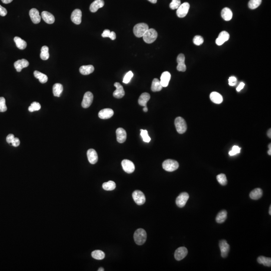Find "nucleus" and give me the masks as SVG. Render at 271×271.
Listing matches in <instances>:
<instances>
[{"label":"nucleus","mask_w":271,"mask_h":271,"mask_svg":"<svg viewBox=\"0 0 271 271\" xmlns=\"http://www.w3.org/2000/svg\"><path fill=\"white\" fill-rule=\"evenodd\" d=\"M147 233L144 229H139L136 230L134 235V239L136 244L138 245H142L146 241Z\"/></svg>","instance_id":"1"},{"label":"nucleus","mask_w":271,"mask_h":271,"mask_svg":"<svg viewBox=\"0 0 271 271\" xmlns=\"http://www.w3.org/2000/svg\"><path fill=\"white\" fill-rule=\"evenodd\" d=\"M148 29L149 26L147 24L144 23L137 24L134 27V34L138 38L142 37Z\"/></svg>","instance_id":"2"},{"label":"nucleus","mask_w":271,"mask_h":271,"mask_svg":"<svg viewBox=\"0 0 271 271\" xmlns=\"http://www.w3.org/2000/svg\"><path fill=\"white\" fill-rule=\"evenodd\" d=\"M158 37L157 31L154 29H149L143 36V40L148 44H151L155 41Z\"/></svg>","instance_id":"3"},{"label":"nucleus","mask_w":271,"mask_h":271,"mask_svg":"<svg viewBox=\"0 0 271 271\" xmlns=\"http://www.w3.org/2000/svg\"><path fill=\"white\" fill-rule=\"evenodd\" d=\"M162 167L166 171L173 172L178 168L179 163L175 160L168 159L163 163Z\"/></svg>","instance_id":"4"},{"label":"nucleus","mask_w":271,"mask_h":271,"mask_svg":"<svg viewBox=\"0 0 271 271\" xmlns=\"http://www.w3.org/2000/svg\"><path fill=\"white\" fill-rule=\"evenodd\" d=\"M175 126L178 133L180 134L184 133L187 128L185 121L180 117H176L175 120Z\"/></svg>","instance_id":"5"},{"label":"nucleus","mask_w":271,"mask_h":271,"mask_svg":"<svg viewBox=\"0 0 271 271\" xmlns=\"http://www.w3.org/2000/svg\"><path fill=\"white\" fill-rule=\"evenodd\" d=\"M134 200L138 205H141L144 204L146 201V197L144 194L140 190L134 191L132 194Z\"/></svg>","instance_id":"6"},{"label":"nucleus","mask_w":271,"mask_h":271,"mask_svg":"<svg viewBox=\"0 0 271 271\" xmlns=\"http://www.w3.org/2000/svg\"><path fill=\"white\" fill-rule=\"evenodd\" d=\"M190 8V5L187 2H185L181 4L177 9L176 14L179 18H184L187 14Z\"/></svg>","instance_id":"7"},{"label":"nucleus","mask_w":271,"mask_h":271,"mask_svg":"<svg viewBox=\"0 0 271 271\" xmlns=\"http://www.w3.org/2000/svg\"><path fill=\"white\" fill-rule=\"evenodd\" d=\"M93 99H94V95L90 91L86 92L84 95V98L81 103L82 107L85 108L90 107L92 104Z\"/></svg>","instance_id":"8"},{"label":"nucleus","mask_w":271,"mask_h":271,"mask_svg":"<svg viewBox=\"0 0 271 271\" xmlns=\"http://www.w3.org/2000/svg\"><path fill=\"white\" fill-rule=\"evenodd\" d=\"M189 194L186 192H182L177 197L176 200V205L179 207H183L186 204L189 199Z\"/></svg>","instance_id":"9"},{"label":"nucleus","mask_w":271,"mask_h":271,"mask_svg":"<svg viewBox=\"0 0 271 271\" xmlns=\"http://www.w3.org/2000/svg\"><path fill=\"white\" fill-rule=\"evenodd\" d=\"M122 166L123 170L126 173H132L135 171V165L131 161L125 159L122 162Z\"/></svg>","instance_id":"10"},{"label":"nucleus","mask_w":271,"mask_h":271,"mask_svg":"<svg viewBox=\"0 0 271 271\" xmlns=\"http://www.w3.org/2000/svg\"><path fill=\"white\" fill-rule=\"evenodd\" d=\"M219 246L221 251V256L223 258H226L230 251V245L226 240H221L220 242Z\"/></svg>","instance_id":"11"},{"label":"nucleus","mask_w":271,"mask_h":271,"mask_svg":"<svg viewBox=\"0 0 271 271\" xmlns=\"http://www.w3.org/2000/svg\"><path fill=\"white\" fill-rule=\"evenodd\" d=\"M187 249L185 247H180L175 252V259L177 261H181L187 256Z\"/></svg>","instance_id":"12"},{"label":"nucleus","mask_w":271,"mask_h":271,"mask_svg":"<svg viewBox=\"0 0 271 271\" xmlns=\"http://www.w3.org/2000/svg\"><path fill=\"white\" fill-rule=\"evenodd\" d=\"M82 12L79 9H75L72 12L71 15V20L76 25H79L81 22Z\"/></svg>","instance_id":"13"},{"label":"nucleus","mask_w":271,"mask_h":271,"mask_svg":"<svg viewBox=\"0 0 271 271\" xmlns=\"http://www.w3.org/2000/svg\"><path fill=\"white\" fill-rule=\"evenodd\" d=\"M185 58L184 55L183 54H179L177 58V62L178 65L177 66V69L179 71H182V72H184L186 70V65L185 64Z\"/></svg>","instance_id":"14"},{"label":"nucleus","mask_w":271,"mask_h":271,"mask_svg":"<svg viewBox=\"0 0 271 271\" xmlns=\"http://www.w3.org/2000/svg\"><path fill=\"white\" fill-rule=\"evenodd\" d=\"M114 86L116 87V90L113 93L114 97L117 98H122L125 94L123 87L119 82H115Z\"/></svg>","instance_id":"15"},{"label":"nucleus","mask_w":271,"mask_h":271,"mask_svg":"<svg viewBox=\"0 0 271 271\" xmlns=\"http://www.w3.org/2000/svg\"><path fill=\"white\" fill-rule=\"evenodd\" d=\"M230 38V34L226 31H222L220 33L218 37L216 39V44L218 46L223 45L225 42L227 41Z\"/></svg>","instance_id":"16"},{"label":"nucleus","mask_w":271,"mask_h":271,"mask_svg":"<svg viewBox=\"0 0 271 271\" xmlns=\"http://www.w3.org/2000/svg\"><path fill=\"white\" fill-rule=\"evenodd\" d=\"M117 140L120 143H123L127 139V133L122 127H119L116 131Z\"/></svg>","instance_id":"17"},{"label":"nucleus","mask_w":271,"mask_h":271,"mask_svg":"<svg viewBox=\"0 0 271 271\" xmlns=\"http://www.w3.org/2000/svg\"><path fill=\"white\" fill-rule=\"evenodd\" d=\"M88 161L91 164H94L98 161V155L95 150L90 149L87 152Z\"/></svg>","instance_id":"18"},{"label":"nucleus","mask_w":271,"mask_h":271,"mask_svg":"<svg viewBox=\"0 0 271 271\" xmlns=\"http://www.w3.org/2000/svg\"><path fill=\"white\" fill-rule=\"evenodd\" d=\"M29 16L33 23H39L41 21V18L39 15V12L36 9L33 8L31 9L29 11Z\"/></svg>","instance_id":"19"},{"label":"nucleus","mask_w":271,"mask_h":271,"mask_svg":"<svg viewBox=\"0 0 271 271\" xmlns=\"http://www.w3.org/2000/svg\"><path fill=\"white\" fill-rule=\"evenodd\" d=\"M29 62L25 59L18 60L14 63V67L17 72H21L24 68H27L29 66Z\"/></svg>","instance_id":"20"},{"label":"nucleus","mask_w":271,"mask_h":271,"mask_svg":"<svg viewBox=\"0 0 271 271\" xmlns=\"http://www.w3.org/2000/svg\"><path fill=\"white\" fill-rule=\"evenodd\" d=\"M114 111L111 108H104L98 113V117L101 119H108L113 117Z\"/></svg>","instance_id":"21"},{"label":"nucleus","mask_w":271,"mask_h":271,"mask_svg":"<svg viewBox=\"0 0 271 271\" xmlns=\"http://www.w3.org/2000/svg\"><path fill=\"white\" fill-rule=\"evenodd\" d=\"M171 79V74L168 71H165L162 74L160 78V83L163 88L167 87Z\"/></svg>","instance_id":"22"},{"label":"nucleus","mask_w":271,"mask_h":271,"mask_svg":"<svg viewBox=\"0 0 271 271\" xmlns=\"http://www.w3.org/2000/svg\"><path fill=\"white\" fill-rule=\"evenodd\" d=\"M104 3V0H95L91 3L90 6V11L92 13H95L98 9L103 7Z\"/></svg>","instance_id":"23"},{"label":"nucleus","mask_w":271,"mask_h":271,"mask_svg":"<svg viewBox=\"0 0 271 271\" xmlns=\"http://www.w3.org/2000/svg\"><path fill=\"white\" fill-rule=\"evenodd\" d=\"M41 17L47 23L51 24L55 22V18L52 14L47 11H43L41 13Z\"/></svg>","instance_id":"24"},{"label":"nucleus","mask_w":271,"mask_h":271,"mask_svg":"<svg viewBox=\"0 0 271 271\" xmlns=\"http://www.w3.org/2000/svg\"><path fill=\"white\" fill-rule=\"evenodd\" d=\"M150 99V95L147 92L143 93L138 100V103L140 106L143 107H146L147 104Z\"/></svg>","instance_id":"25"},{"label":"nucleus","mask_w":271,"mask_h":271,"mask_svg":"<svg viewBox=\"0 0 271 271\" xmlns=\"http://www.w3.org/2000/svg\"><path fill=\"white\" fill-rule=\"evenodd\" d=\"M94 71V68L92 65H83L81 66L79 68V71L81 74L84 75L90 74L92 73Z\"/></svg>","instance_id":"26"},{"label":"nucleus","mask_w":271,"mask_h":271,"mask_svg":"<svg viewBox=\"0 0 271 271\" xmlns=\"http://www.w3.org/2000/svg\"><path fill=\"white\" fill-rule=\"evenodd\" d=\"M210 98L213 103L216 104H220L223 101L222 95L218 92H215V91L211 92L210 94Z\"/></svg>","instance_id":"27"},{"label":"nucleus","mask_w":271,"mask_h":271,"mask_svg":"<svg viewBox=\"0 0 271 271\" xmlns=\"http://www.w3.org/2000/svg\"><path fill=\"white\" fill-rule=\"evenodd\" d=\"M221 16L224 20L226 21H230L233 17V12L228 8H224L221 11Z\"/></svg>","instance_id":"28"},{"label":"nucleus","mask_w":271,"mask_h":271,"mask_svg":"<svg viewBox=\"0 0 271 271\" xmlns=\"http://www.w3.org/2000/svg\"><path fill=\"white\" fill-rule=\"evenodd\" d=\"M263 191L260 188H256L251 191L250 194V197L253 200H258L262 197Z\"/></svg>","instance_id":"29"},{"label":"nucleus","mask_w":271,"mask_h":271,"mask_svg":"<svg viewBox=\"0 0 271 271\" xmlns=\"http://www.w3.org/2000/svg\"><path fill=\"white\" fill-rule=\"evenodd\" d=\"M14 40L15 41L17 47L19 49L23 50V49H25L26 48V42L24 41V40L22 39L21 38H20L19 37H15L14 39Z\"/></svg>","instance_id":"30"},{"label":"nucleus","mask_w":271,"mask_h":271,"mask_svg":"<svg viewBox=\"0 0 271 271\" xmlns=\"http://www.w3.org/2000/svg\"><path fill=\"white\" fill-rule=\"evenodd\" d=\"M162 88L163 87L161 84L160 81L158 78H154L152 83L151 90L153 92H156L161 91Z\"/></svg>","instance_id":"31"},{"label":"nucleus","mask_w":271,"mask_h":271,"mask_svg":"<svg viewBox=\"0 0 271 271\" xmlns=\"http://www.w3.org/2000/svg\"><path fill=\"white\" fill-rule=\"evenodd\" d=\"M63 90V86L61 84L58 83L55 84L53 87V95L55 97H60Z\"/></svg>","instance_id":"32"},{"label":"nucleus","mask_w":271,"mask_h":271,"mask_svg":"<svg viewBox=\"0 0 271 271\" xmlns=\"http://www.w3.org/2000/svg\"><path fill=\"white\" fill-rule=\"evenodd\" d=\"M34 75L36 78L39 79L40 82L42 84H45L48 81V77L47 75L38 71H34Z\"/></svg>","instance_id":"33"},{"label":"nucleus","mask_w":271,"mask_h":271,"mask_svg":"<svg viewBox=\"0 0 271 271\" xmlns=\"http://www.w3.org/2000/svg\"><path fill=\"white\" fill-rule=\"evenodd\" d=\"M227 211L225 210H223L220 211L216 217V221L217 223H221L224 222L227 217Z\"/></svg>","instance_id":"34"},{"label":"nucleus","mask_w":271,"mask_h":271,"mask_svg":"<svg viewBox=\"0 0 271 271\" xmlns=\"http://www.w3.org/2000/svg\"><path fill=\"white\" fill-rule=\"evenodd\" d=\"M257 261L259 264H263L265 266L269 267L271 266V259L270 258L260 256L258 258Z\"/></svg>","instance_id":"35"},{"label":"nucleus","mask_w":271,"mask_h":271,"mask_svg":"<svg viewBox=\"0 0 271 271\" xmlns=\"http://www.w3.org/2000/svg\"><path fill=\"white\" fill-rule=\"evenodd\" d=\"M49 57V48L47 46H43L41 48L40 58L42 60H46L48 59Z\"/></svg>","instance_id":"36"},{"label":"nucleus","mask_w":271,"mask_h":271,"mask_svg":"<svg viewBox=\"0 0 271 271\" xmlns=\"http://www.w3.org/2000/svg\"><path fill=\"white\" fill-rule=\"evenodd\" d=\"M116 187V183L113 181H109L103 183V189L105 190L111 191L114 190Z\"/></svg>","instance_id":"37"},{"label":"nucleus","mask_w":271,"mask_h":271,"mask_svg":"<svg viewBox=\"0 0 271 271\" xmlns=\"http://www.w3.org/2000/svg\"><path fill=\"white\" fill-rule=\"evenodd\" d=\"M92 258L98 260H101L104 259L105 257V254L103 251L101 250H95L92 252L91 253Z\"/></svg>","instance_id":"38"},{"label":"nucleus","mask_w":271,"mask_h":271,"mask_svg":"<svg viewBox=\"0 0 271 271\" xmlns=\"http://www.w3.org/2000/svg\"><path fill=\"white\" fill-rule=\"evenodd\" d=\"M261 3L262 0H250L248 4V6L249 8L253 10L257 8L261 4Z\"/></svg>","instance_id":"39"},{"label":"nucleus","mask_w":271,"mask_h":271,"mask_svg":"<svg viewBox=\"0 0 271 271\" xmlns=\"http://www.w3.org/2000/svg\"><path fill=\"white\" fill-rule=\"evenodd\" d=\"M217 180L223 186L227 184V180L226 175L224 174H220L216 176Z\"/></svg>","instance_id":"40"},{"label":"nucleus","mask_w":271,"mask_h":271,"mask_svg":"<svg viewBox=\"0 0 271 271\" xmlns=\"http://www.w3.org/2000/svg\"><path fill=\"white\" fill-rule=\"evenodd\" d=\"M40 108H41V105L39 103L35 101L31 104V106L28 108V110L30 112H33L34 111H39L40 110Z\"/></svg>","instance_id":"41"},{"label":"nucleus","mask_w":271,"mask_h":271,"mask_svg":"<svg viewBox=\"0 0 271 271\" xmlns=\"http://www.w3.org/2000/svg\"><path fill=\"white\" fill-rule=\"evenodd\" d=\"M141 136L142 138H143V140L145 142L149 143L151 141V138L149 136L148 134V131L146 130H142L141 129Z\"/></svg>","instance_id":"42"},{"label":"nucleus","mask_w":271,"mask_h":271,"mask_svg":"<svg viewBox=\"0 0 271 271\" xmlns=\"http://www.w3.org/2000/svg\"><path fill=\"white\" fill-rule=\"evenodd\" d=\"M7 110L6 105V100L3 97H0V112H5Z\"/></svg>","instance_id":"43"},{"label":"nucleus","mask_w":271,"mask_h":271,"mask_svg":"<svg viewBox=\"0 0 271 271\" xmlns=\"http://www.w3.org/2000/svg\"><path fill=\"white\" fill-rule=\"evenodd\" d=\"M133 73L132 72V71H130L129 72H127L124 78L123 81L124 83L126 84L129 83L132 79V78L133 77Z\"/></svg>","instance_id":"44"},{"label":"nucleus","mask_w":271,"mask_h":271,"mask_svg":"<svg viewBox=\"0 0 271 271\" xmlns=\"http://www.w3.org/2000/svg\"><path fill=\"white\" fill-rule=\"evenodd\" d=\"M180 5V0H172L170 4V8L172 10H175L177 9Z\"/></svg>","instance_id":"45"},{"label":"nucleus","mask_w":271,"mask_h":271,"mask_svg":"<svg viewBox=\"0 0 271 271\" xmlns=\"http://www.w3.org/2000/svg\"><path fill=\"white\" fill-rule=\"evenodd\" d=\"M203 38L202 36L199 35L195 36L193 38L194 44L196 45L199 46L203 43Z\"/></svg>","instance_id":"46"},{"label":"nucleus","mask_w":271,"mask_h":271,"mask_svg":"<svg viewBox=\"0 0 271 271\" xmlns=\"http://www.w3.org/2000/svg\"><path fill=\"white\" fill-rule=\"evenodd\" d=\"M240 148L239 146H234L232 148L231 151H230L229 152V155L233 156L235 155L236 154H239L240 153Z\"/></svg>","instance_id":"47"},{"label":"nucleus","mask_w":271,"mask_h":271,"mask_svg":"<svg viewBox=\"0 0 271 271\" xmlns=\"http://www.w3.org/2000/svg\"><path fill=\"white\" fill-rule=\"evenodd\" d=\"M236 81H237V79L235 76H231L229 78V84L230 86H235L236 84Z\"/></svg>","instance_id":"48"},{"label":"nucleus","mask_w":271,"mask_h":271,"mask_svg":"<svg viewBox=\"0 0 271 271\" xmlns=\"http://www.w3.org/2000/svg\"><path fill=\"white\" fill-rule=\"evenodd\" d=\"M7 14V11L6 8L0 5V15L1 16L4 17L6 16Z\"/></svg>","instance_id":"49"},{"label":"nucleus","mask_w":271,"mask_h":271,"mask_svg":"<svg viewBox=\"0 0 271 271\" xmlns=\"http://www.w3.org/2000/svg\"><path fill=\"white\" fill-rule=\"evenodd\" d=\"M15 138L14 135L13 134H9L8 135L6 138V141L9 144H11L13 140Z\"/></svg>","instance_id":"50"},{"label":"nucleus","mask_w":271,"mask_h":271,"mask_svg":"<svg viewBox=\"0 0 271 271\" xmlns=\"http://www.w3.org/2000/svg\"><path fill=\"white\" fill-rule=\"evenodd\" d=\"M20 141L19 140V139L17 138H14L11 145H12V146L14 147H18L20 145Z\"/></svg>","instance_id":"51"},{"label":"nucleus","mask_w":271,"mask_h":271,"mask_svg":"<svg viewBox=\"0 0 271 271\" xmlns=\"http://www.w3.org/2000/svg\"><path fill=\"white\" fill-rule=\"evenodd\" d=\"M111 31L108 29L104 30L103 33L101 34V36L104 38H106V37H109Z\"/></svg>","instance_id":"52"},{"label":"nucleus","mask_w":271,"mask_h":271,"mask_svg":"<svg viewBox=\"0 0 271 271\" xmlns=\"http://www.w3.org/2000/svg\"><path fill=\"white\" fill-rule=\"evenodd\" d=\"M245 84L243 82H240V84L238 85V87H237V88H236V91H238V92L240 91L241 90L243 89V88L245 87Z\"/></svg>","instance_id":"53"},{"label":"nucleus","mask_w":271,"mask_h":271,"mask_svg":"<svg viewBox=\"0 0 271 271\" xmlns=\"http://www.w3.org/2000/svg\"><path fill=\"white\" fill-rule=\"evenodd\" d=\"M109 38H111L112 40H114L116 39V33H115L114 31H111V32L110 36H109Z\"/></svg>","instance_id":"54"},{"label":"nucleus","mask_w":271,"mask_h":271,"mask_svg":"<svg viewBox=\"0 0 271 271\" xmlns=\"http://www.w3.org/2000/svg\"><path fill=\"white\" fill-rule=\"evenodd\" d=\"M1 1L4 4H9L11 3L13 0H1Z\"/></svg>","instance_id":"55"},{"label":"nucleus","mask_w":271,"mask_h":271,"mask_svg":"<svg viewBox=\"0 0 271 271\" xmlns=\"http://www.w3.org/2000/svg\"><path fill=\"white\" fill-rule=\"evenodd\" d=\"M271 129H270L268 131V133H267V135H268V136L269 137V138H271Z\"/></svg>","instance_id":"56"},{"label":"nucleus","mask_w":271,"mask_h":271,"mask_svg":"<svg viewBox=\"0 0 271 271\" xmlns=\"http://www.w3.org/2000/svg\"><path fill=\"white\" fill-rule=\"evenodd\" d=\"M150 2H151V3H153V4H155V3H157V0H148Z\"/></svg>","instance_id":"57"},{"label":"nucleus","mask_w":271,"mask_h":271,"mask_svg":"<svg viewBox=\"0 0 271 271\" xmlns=\"http://www.w3.org/2000/svg\"><path fill=\"white\" fill-rule=\"evenodd\" d=\"M148 107H147V106L146 107H144V108H143V111H144L147 112V111H148Z\"/></svg>","instance_id":"58"},{"label":"nucleus","mask_w":271,"mask_h":271,"mask_svg":"<svg viewBox=\"0 0 271 271\" xmlns=\"http://www.w3.org/2000/svg\"><path fill=\"white\" fill-rule=\"evenodd\" d=\"M104 269L103 268H100L98 270V271H104Z\"/></svg>","instance_id":"59"},{"label":"nucleus","mask_w":271,"mask_h":271,"mask_svg":"<svg viewBox=\"0 0 271 271\" xmlns=\"http://www.w3.org/2000/svg\"><path fill=\"white\" fill-rule=\"evenodd\" d=\"M268 153L269 155H271V149H269L268 152Z\"/></svg>","instance_id":"60"},{"label":"nucleus","mask_w":271,"mask_h":271,"mask_svg":"<svg viewBox=\"0 0 271 271\" xmlns=\"http://www.w3.org/2000/svg\"><path fill=\"white\" fill-rule=\"evenodd\" d=\"M269 214L270 215H271V206L270 207V208H269Z\"/></svg>","instance_id":"61"},{"label":"nucleus","mask_w":271,"mask_h":271,"mask_svg":"<svg viewBox=\"0 0 271 271\" xmlns=\"http://www.w3.org/2000/svg\"><path fill=\"white\" fill-rule=\"evenodd\" d=\"M271 143H270V144H269V149H271Z\"/></svg>","instance_id":"62"}]
</instances>
